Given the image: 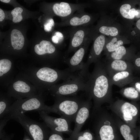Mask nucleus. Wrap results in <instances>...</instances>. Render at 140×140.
Here are the masks:
<instances>
[{
	"label": "nucleus",
	"instance_id": "nucleus-22",
	"mask_svg": "<svg viewBox=\"0 0 140 140\" xmlns=\"http://www.w3.org/2000/svg\"><path fill=\"white\" fill-rule=\"evenodd\" d=\"M123 44V41L121 40L117 41L116 37L113 38L111 41L106 45V48L108 52H112L115 51L120 46Z\"/></svg>",
	"mask_w": 140,
	"mask_h": 140
},
{
	"label": "nucleus",
	"instance_id": "nucleus-35",
	"mask_svg": "<svg viewBox=\"0 0 140 140\" xmlns=\"http://www.w3.org/2000/svg\"><path fill=\"white\" fill-rule=\"evenodd\" d=\"M23 140H32L26 135H25L24 138Z\"/></svg>",
	"mask_w": 140,
	"mask_h": 140
},
{
	"label": "nucleus",
	"instance_id": "nucleus-4",
	"mask_svg": "<svg viewBox=\"0 0 140 140\" xmlns=\"http://www.w3.org/2000/svg\"><path fill=\"white\" fill-rule=\"evenodd\" d=\"M88 77L83 76L79 72L53 88V95L57 97L67 96L74 95L80 91L86 92L87 90V82Z\"/></svg>",
	"mask_w": 140,
	"mask_h": 140
},
{
	"label": "nucleus",
	"instance_id": "nucleus-11",
	"mask_svg": "<svg viewBox=\"0 0 140 140\" xmlns=\"http://www.w3.org/2000/svg\"><path fill=\"white\" fill-rule=\"evenodd\" d=\"M92 18L84 10L78 11L59 24L61 26L78 27L87 26L91 22Z\"/></svg>",
	"mask_w": 140,
	"mask_h": 140
},
{
	"label": "nucleus",
	"instance_id": "nucleus-1",
	"mask_svg": "<svg viewBox=\"0 0 140 140\" xmlns=\"http://www.w3.org/2000/svg\"><path fill=\"white\" fill-rule=\"evenodd\" d=\"M86 93L88 99L93 100V109L100 107L109 96L112 85L104 63L100 60L95 63L93 71L88 77Z\"/></svg>",
	"mask_w": 140,
	"mask_h": 140
},
{
	"label": "nucleus",
	"instance_id": "nucleus-34",
	"mask_svg": "<svg viewBox=\"0 0 140 140\" xmlns=\"http://www.w3.org/2000/svg\"><path fill=\"white\" fill-rule=\"evenodd\" d=\"M136 25L137 28L140 30V19L138 20L137 22Z\"/></svg>",
	"mask_w": 140,
	"mask_h": 140
},
{
	"label": "nucleus",
	"instance_id": "nucleus-29",
	"mask_svg": "<svg viewBox=\"0 0 140 140\" xmlns=\"http://www.w3.org/2000/svg\"><path fill=\"white\" fill-rule=\"evenodd\" d=\"M14 136V134H11L10 135L5 134L0 137L1 140H11Z\"/></svg>",
	"mask_w": 140,
	"mask_h": 140
},
{
	"label": "nucleus",
	"instance_id": "nucleus-3",
	"mask_svg": "<svg viewBox=\"0 0 140 140\" xmlns=\"http://www.w3.org/2000/svg\"><path fill=\"white\" fill-rule=\"evenodd\" d=\"M36 110L51 113V106H48L37 98H32L25 101L16 102L10 106L5 116L0 121L6 124L13 116L29 111Z\"/></svg>",
	"mask_w": 140,
	"mask_h": 140
},
{
	"label": "nucleus",
	"instance_id": "nucleus-33",
	"mask_svg": "<svg viewBox=\"0 0 140 140\" xmlns=\"http://www.w3.org/2000/svg\"><path fill=\"white\" fill-rule=\"evenodd\" d=\"M135 86L137 90L140 92V83L136 82L135 84Z\"/></svg>",
	"mask_w": 140,
	"mask_h": 140
},
{
	"label": "nucleus",
	"instance_id": "nucleus-5",
	"mask_svg": "<svg viewBox=\"0 0 140 140\" xmlns=\"http://www.w3.org/2000/svg\"><path fill=\"white\" fill-rule=\"evenodd\" d=\"M19 122L24 128L32 140H47L50 130L45 123L32 120L21 114L13 117L11 119Z\"/></svg>",
	"mask_w": 140,
	"mask_h": 140
},
{
	"label": "nucleus",
	"instance_id": "nucleus-9",
	"mask_svg": "<svg viewBox=\"0 0 140 140\" xmlns=\"http://www.w3.org/2000/svg\"><path fill=\"white\" fill-rule=\"evenodd\" d=\"M91 106V100L88 98L85 101L78 111L74 121L75 126L73 132L66 140H72L80 132L81 128L88 118Z\"/></svg>",
	"mask_w": 140,
	"mask_h": 140
},
{
	"label": "nucleus",
	"instance_id": "nucleus-25",
	"mask_svg": "<svg viewBox=\"0 0 140 140\" xmlns=\"http://www.w3.org/2000/svg\"><path fill=\"white\" fill-rule=\"evenodd\" d=\"M23 10L19 7L15 8L11 11V13L13 17L12 21L14 23H18L20 22L23 19L21 15Z\"/></svg>",
	"mask_w": 140,
	"mask_h": 140
},
{
	"label": "nucleus",
	"instance_id": "nucleus-28",
	"mask_svg": "<svg viewBox=\"0 0 140 140\" xmlns=\"http://www.w3.org/2000/svg\"><path fill=\"white\" fill-rule=\"evenodd\" d=\"M53 19L51 18L48 19L44 24V30L47 32H50L52 30V27L54 25Z\"/></svg>",
	"mask_w": 140,
	"mask_h": 140
},
{
	"label": "nucleus",
	"instance_id": "nucleus-23",
	"mask_svg": "<svg viewBox=\"0 0 140 140\" xmlns=\"http://www.w3.org/2000/svg\"><path fill=\"white\" fill-rule=\"evenodd\" d=\"M72 140H94L92 133L88 130L80 132Z\"/></svg>",
	"mask_w": 140,
	"mask_h": 140
},
{
	"label": "nucleus",
	"instance_id": "nucleus-12",
	"mask_svg": "<svg viewBox=\"0 0 140 140\" xmlns=\"http://www.w3.org/2000/svg\"><path fill=\"white\" fill-rule=\"evenodd\" d=\"M104 64L110 77L118 72L130 71L129 64L124 60H113L108 63H104Z\"/></svg>",
	"mask_w": 140,
	"mask_h": 140
},
{
	"label": "nucleus",
	"instance_id": "nucleus-20",
	"mask_svg": "<svg viewBox=\"0 0 140 140\" xmlns=\"http://www.w3.org/2000/svg\"><path fill=\"white\" fill-rule=\"evenodd\" d=\"M123 95L126 97L130 99H135L139 96L137 90L132 87H128L124 89L122 91Z\"/></svg>",
	"mask_w": 140,
	"mask_h": 140
},
{
	"label": "nucleus",
	"instance_id": "nucleus-24",
	"mask_svg": "<svg viewBox=\"0 0 140 140\" xmlns=\"http://www.w3.org/2000/svg\"><path fill=\"white\" fill-rule=\"evenodd\" d=\"M11 62L9 60L4 59L0 60V76H2L10 69Z\"/></svg>",
	"mask_w": 140,
	"mask_h": 140
},
{
	"label": "nucleus",
	"instance_id": "nucleus-2",
	"mask_svg": "<svg viewBox=\"0 0 140 140\" xmlns=\"http://www.w3.org/2000/svg\"><path fill=\"white\" fill-rule=\"evenodd\" d=\"M85 101L75 96L57 97L55 103L51 106V113L64 117L71 122L74 121L78 111Z\"/></svg>",
	"mask_w": 140,
	"mask_h": 140
},
{
	"label": "nucleus",
	"instance_id": "nucleus-8",
	"mask_svg": "<svg viewBox=\"0 0 140 140\" xmlns=\"http://www.w3.org/2000/svg\"><path fill=\"white\" fill-rule=\"evenodd\" d=\"M114 106L115 112L125 123L132 127V124L138 114L137 107L130 102L122 101H117Z\"/></svg>",
	"mask_w": 140,
	"mask_h": 140
},
{
	"label": "nucleus",
	"instance_id": "nucleus-18",
	"mask_svg": "<svg viewBox=\"0 0 140 140\" xmlns=\"http://www.w3.org/2000/svg\"><path fill=\"white\" fill-rule=\"evenodd\" d=\"M13 87L17 93L22 94L29 93L31 90L29 86L24 82L18 81L14 82Z\"/></svg>",
	"mask_w": 140,
	"mask_h": 140
},
{
	"label": "nucleus",
	"instance_id": "nucleus-21",
	"mask_svg": "<svg viewBox=\"0 0 140 140\" xmlns=\"http://www.w3.org/2000/svg\"><path fill=\"white\" fill-rule=\"evenodd\" d=\"M126 52L125 47L122 45L115 51L111 52L110 56L113 60H122L123 57L126 54Z\"/></svg>",
	"mask_w": 140,
	"mask_h": 140
},
{
	"label": "nucleus",
	"instance_id": "nucleus-10",
	"mask_svg": "<svg viewBox=\"0 0 140 140\" xmlns=\"http://www.w3.org/2000/svg\"><path fill=\"white\" fill-rule=\"evenodd\" d=\"M92 37L88 39L81 47L76 51L71 57L65 58L64 62L69 66L68 68L72 72L80 71L82 68L83 62L84 57Z\"/></svg>",
	"mask_w": 140,
	"mask_h": 140
},
{
	"label": "nucleus",
	"instance_id": "nucleus-14",
	"mask_svg": "<svg viewBox=\"0 0 140 140\" xmlns=\"http://www.w3.org/2000/svg\"><path fill=\"white\" fill-rule=\"evenodd\" d=\"M130 77V71H123L117 73L110 77L112 85L121 87L129 84Z\"/></svg>",
	"mask_w": 140,
	"mask_h": 140
},
{
	"label": "nucleus",
	"instance_id": "nucleus-19",
	"mask_svg": "<svg viewBox=\"0 0 140 140\" xmlns=\"http://www.w3.org/2000/svg\"><path fill=\"white\" fill-rule=\"evenodd\" d=\"M98 30L100 33L107 36H114L118 33V29L114 27L101 26L99 27Z\"/></svg>",
	"mask_w": 140,
	"mask_h": 140
},
{
	"label": "nucleus",
	"instance_id": "nucleus-30",
	"mask_svg": "<svg viewBox=\"0 0 140 140\" xmlns=\"http://www.w3.org/2000/svg\"><path fill=\"white\" fill-rule=\"evenodd\" d=\"M5 17V14L3 11L0 9V22L2 21Z\"/></svg>",
	"mask_w": 140,
	"mask_h": 140
},
{
	"label": "nucleus",
	"instance_id": "nucleus-36",
	"mask_svg": "<svg viewBox=\"0 0 140 140\" xmlns=\"http://www.w3.org/2000/svg\"><path fill=\"white\" fill-rule=\"evenodd\" d=\"M0 1L2 2L8 3H9L10 1V0H0Z\"/></svg>",
	"mask_w": 140,
	"mask_h": 140
},
{
	"label": "nucleus",
	"instance_id": "nucleus-17",
	"mask_svg": "<svg viewBox=\"0 0 140 140\" xmlns=\"http://www.w3.org/2000/svg\"><path fill=\"white\" fill-rule=\"evenodd\" d=\"M132 127L125 123L122 124L119 127L121 133L125 140H134V137L131 134Z\"/></svg>",
	"mask_w": 140,
	"mask_h": 140
},
{
	"label": "nucleus",
	"instance_id": "nucleus-32",
	"mask_svg": "<svg viewBox=\"0 0 140 140\" xmlns=\"http://www.w3.org/2000/svg\"><path fill=\"white\" fill-rule=\"evenodd\" d=\"M135 64L137 67H140V58L136 59L135 61Z\"/></svg>",
	"mask_w": 140,
	"mask_h": 140
},
{
	"label": "nucleus",
	"instance_id": "nucleus-27",
	"mask_svg": "<svg viewBox=\"0 0 140 140\" xmlns=\"http://www.w3.org/2000/svg\"><path fill=\"white\" fill-rule=\"evenodd\" d=\"M47 140H66L62 134L54 132L50 130Z\"/></svg>",
	"mask_w": 140,
	"mask_h": 140
},
{
	"label": "nucleus",
	"instance_id": "nucleus-6",
	"mask_svg": "<svg viewBox=\"0 0 140 140\" xmlns=\"http://www.w3.org/2000/svg\"><path fill=\"white\" fill-rule=\"evenodd\" d=\"M92 31L87 26L72 27L69 30V43L64 55L66 56L72 52H75L92 36Z\"/></svg>",
	"mask_w": 140,
	"mask_h": 140
},
{
	"label": "nucleus",
	"instance_id": "nucleus-7",
	"mask_svg": "<svg viewBox=\"0 0 140 140\" xmlns=\"http://www.w3.org/2000/svg\"><path fill=\"white\" fill-rule=\"evenodd\" d=\"M40 116L50 130L53 131L67 134L70 135L73 132L70 127L71 122L62 116L55 117L48 115L44 111H39Z\"/></svg>",
	"mask_w": 140,
	"mask_h": 140
},
{
	"label": "nucleus",
	"instance_id": "nucleus-13",
	"mask_svg": "<svg viewBox=\"0 0 140 140\" xmlns=\"http://www.w3.org/2000/svg\"><path fill=\"white\" fill-rule=\"evenodd\" d=\"M34 50L36 53L39 55H51L55 53L56 52L55 47L51 42L45 40L41 41L39 44L36 45Z\"/></svg>",
	"mask_w": 140,
	"mask_h": 140
},
{
	"label": "nucleus",
	"instance_id": "nucleus-26",
	"mask_svg": "<svg viewBox=\"0 0 140 140\" xmlns=\"http://www.w3.org/2000/svg\"><path fill=\"white\" fill-rule=\"evenodd\" d=\"M65 38L64 34L60 32L57 31L55 32L54 35L52 36L51 39L54 43L59 44L64 42Z\"/></svg>",
	"mask_w": 140,
	"mask_h": 140
},
{
	"label": "nucleus",
	"instance_id": "nucleus-31",
	"mask_svg": "<svg viewBox=\"0 0 140 140\" xmlns=\"http://www.w3.org/2000/svg\"><path fill=\"white\" fill-rule=\"evenodd\" d=\"M135 17L138 18H140V10H136L135 13Z\"/></svg>",
	"mask_w": 140,
	"mask_h": 140
},
{
	"label": "nucleus",
	"instance_id": "nucleus-16",
	"mask_svg": "<svg viewBox=\"0 0 140 140\" xmlns=\"http://www.w3.org/2000/svg\"><path fill=\"white\" fill-rule=\"evenodd\" d=\"M131 5L128 4L121 6L120 9V12L123 17L128 19H132L134 18L136 10L134 8L131 9Z\"/></svg>",
	"mask_w": 140,
	"mask_h": 140
},
{
	"label": "nucleus",
	"instance_id": "nucleus-15",
	"mask_svg": "<svg viewBox=\"0 0 140 140\" xmlns=\"http://www.w3.org/2000/svg\"><path fill=\"white\" fill-rule=\"evenodd\" d=\"M11 44L13 49L19 50L23 47L24 39L21 32L18 30L14 29L11 32Z\"/></svg>",
	"mask_w": 140,
	"mask_h": 140
}]
</instances>
